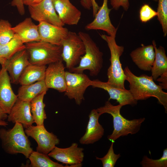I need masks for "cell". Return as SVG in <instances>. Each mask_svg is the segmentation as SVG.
<instances>
[{
    "instance_id": "6da1fadb",
    "label": "cell",
    "mask_w": 167,
    "mask_h": 167,
    "mask_svg": "<svg viewBox=\"0 0 167 167\" xmlns=\"http://www.w3.org/2000/svg\"><path fill=\"white\" fill-rule=\"evenodd\" d=\"M126 80L129 83V91L136 101L146 100L151 97L156 98L167 111V93L156 84L152 76L145 75L137 76L128 66L123 70Z\"/></svg>"
},
{
    "instance_id": "7a4b0ae2",
    "label": "cell",
    "mask_w": 167,
    "mask_h": 167,
    "mask_svg": "<svg viewBox=\"0 0 167 167\" xmlns=\"http://www.w3.org/2000/svg\"><path fill=\"white\" fill-rule=\"evenodd\" d=\"M122 106L120 104L113 105L108 100L104 106L96 109L101 115L107 113L110 114L113 117V130L112 133L108 136V139L111 142H114L121 136L137 133L145 120L143 118L132 120L126 119L120 113Z\"/></svg>"
},
{
    "instance_id": "3957f363",
    "label": "cell",
    "mask_w": 167,
    "mask_h": 167,
    "mask_svg": "<svg viewBox=\"0 0 167 167\" xmlns=\"http://www.w3.org/2000/svg\"><path fill=\"white\" fill-rule=\"evenodd\" d=\"M23 127L22 124L16 122L12 128H1L0 139L2 147L6 152L11 154H22L28 158L33 151Z\"/></svg>"
},
{
    "instance_id": "277c9868",
    "label": "cell",
    "mask_w": 167,
    "mask_h": 167,
    "mask_svg": "<svg viewBox=\"0 0 167 167\" xmlns=\"http://www.w3.org/2000/svg\"><path fill=\"white\" fill-rule=\"evenodd\" d=\"M78 34L84 44L85 53L81 58L78 65L69 71L82 73L88 70L91 76H96L103 66V54L88 34L80 31Z\"/></svg>"
},
{
    "instance_id": "5b68a950",
    "label": "cell",
    "mask_w": 167,
    "mask_h": 167,
    "mask_svg": "<svg viewBox=\"0 0 167 167\" xmlns=\"http://www.w3.org/2000/svg\"><path fill=\"white\" fill-rule=\"evenodd\" d=\"M31 64L46 66L62 60V47L41 41L25 43Z\"/></svg>"
},
{
    "instance_id": "8992f818",
    "label": "cell",
    "mask_w": 167,
    "mask_h": 167,
    "mask_svg": "<svg viewBox=\"0 0 167 167\" xmlns=\"http://www.w3.org/2000/svg\"><path fill=\"white\" fill-rule=\"evenodd\" d=\"M107 43L110 53V65L107 72L108 81L111 85L121 89H125L124 83L126 76L120 61V57L124 51V47L117 45L116 36L108 35H100Z\"/></svg>"
},
{
    "instance_id": "52a82bcc",
    "label": "cell",
    "mask_w": 167,
    "mask_h": 167,
    "mask_svg": "<svg viewBox=\"0 0 167 167\" xmlns=\"http://www.w3.org/2000/svg\"><path fill=\"white\" fill-rule=\"evenodd\" d=\"M62 58L69 71L79 64L85 53L84 44L79 35L69 31L61 43Z\"/></svg>"
},
{
    "instance_id": "ba28073f",
    "label": "cell",
    "mask_w": 167,
    "mask_h": 167,
    "mask_svg": "<svg viewBox=\"0 0 167 167\" xmlns=\"http://www.w3.org/2000/svg\"><path fill=\"white\" fill-rule=\"evenodd\" d=\"M66 88L65 95L70 99H74L76 104L80 105L84 100L85 92L91 86V80L86 74L82 73L66 71Z\"/></svg>"
},
{
    "instance_id": "9c48e42d",
    "label": "cell",
    "mask_w": 167,
    "mask_h": 167,
    "mask_svg": "<svg viewBox=\"0 0 167 167\" xmlns=\"http://www.w3.org/2000/svg\"><path fill=\"white\" fill-rule=\"evenodd\" d=\"M25 132L27 136L31 137L37 142L36 151L48 154L56 145L59 143L60 140L52 132L48 131L44 126H30L26 128Z\"/></svg>"
},
{
    "instance_id": "30bf717a",
    "label": "cell",
    "mask_w": 167,
    "mask_h": 167,
    "mask_svg": "<svg viewBox=\"0 0 167 167\" xmlns=\"http://www.w3.org/2000/svg\"><path fill=\"white\" fill-rule=\"evenodd\" d=\"M84 148L79 147L77 143H74L69 147L61 148L55 146L48 154L57 161L72 167H79L82 166L84 157Z\"/></svg>"
},
{
    "instance_id": "8fae6325",
    "label": "cell",
    "mask_w": 167,
    "mask_h": 167,
    "mask_svg": "<svg viewBox=\"0 0 167 167\" xmlns=\"http://www.w3.org/2000/svg\"><path fill=\"white\" fill-rule=\"evenodd\" d=\"M31 18L40 22H45L60 26L64 24L60 19L53 6L52 0H43L39 3L28 6Z\"/></svg>"
},
{
    "instance_id": "7c38bea8",
    "label": "cell",
    "mask_w": 167,
    "mask_h": 167,
    "mask_svg": "<svg viewBox=\"0 0 167 167\" xmlns=\"http://www.w3.org/2000/svg\"><path fill=\"white\" fill-rule=\"evenodd\" d=\"M62 60L52 63L46 67L44 81L47 88L65 92L66 88L65 67Z\"/></svg>"
},
{
    "instance_id": "4fadbf2b",
    "label": "cell",
    "mask_w": 167,
    "mask_h": 167,
    "mask_svg": "<svg viewBox=\"0 0 167 167\" xmlns=\"http://www.w3.org/2000/svg\"><path fill=\"white\" fill-rule=\"evenodd\" d=\"M108 0H103L102 5L94 20L85 26V29L88 30H102L106 32L108 35L116 36L118 28H115L111 22L109 15L112 9L108 8Z\"/></svg>"
},
{
    "instance_id": "5bb4252c",
    "label": "cell",
    "mask_w": 167,
    "mask_h": 167,
    "mask_svg": "<svg viewBox=\"0 0 167 167\" xmlns=\"http://www.w3.org/2000/svg\"><path fill=\"white\" fill-rule=\"evenodd\" d=\"M9 75L3 66L0 69V107L7 114L18 99L14 92Z\"/></svg>"
},
{
    "instance_id": "9a60e30c",
    "label": "cell",
    "mask_w": 167,
    "mask_h": 167,
    "mask_svg": "<svg viewBox=\"0 0 167 167\" xmlns=\"http://www.w3.org/2000/svg\"><path fill=\"white\" fill-rule=\"evenodd\" d=\"M30 64L28 53L25 49L6 60L3 66L8 72L11 83L17 84L23 71Z\"/></svg>"
},
{
    "instance_id": "2e32d148",
    "label": "cell",
    "mask_w": 167,
    "mask_h": 167,
    "mask_svg": "<svg viewBox=\"0 0 167 167\" xmlns=\"http://www.w3.org/2000/svg\"><path fill=\"white\" fill-rule=\"evenodd\" d=\"M53 4L58 17L65 25H77L81 12L73 5L70 0H52Z\"/></svg>"
},
{
    "instance_id": "e0dca14e",
    "label": "cell",
    "mask_w": 167,
    "mask_h": 167,
    "mask_svg": "<svg viewBox=\"0 0 167 167\" xmlns=\"http://www.w3.org/2000/svg\"><path fill=\"white\" fill-rule=\"evenodd\" d=\"M91 86L105 90L109 96V101L115 100L122 106L126 105H135L137 104V101L134 98L129 90L116 88L107 82H102L98 79L92 80Z\"/></svg>"
},
{
    "instance_id": "ac0fdd59",
    "label": "cell",
    "mask_w": 167,
    "mask_h": 167,
    "mask_svg": "<svg viewBox=\"0 0 167 167\" xmlns=\"http://www.w3.org/2000/svg\"><path fill=\"white\" fill-rule=\"evenodd\" d=\"M40 41L61 46V43L69 31L63 26L54 25L45 22H40L38 25Z\"/></svg>"
},
{
    "instance_id": "d6986e66",
    "label": "cell",
    "mask_w": 167,
    "mask_h": 167,
    "mask_svg": "<svg viewBox=\"0 0 167 167\" xmlns=\"http://www.w3.org/2000/svg\"><path fill=\"white\" fill-rule=\"evenodd\" d=\"M8 114V121L20 123L25 128L34 122L31 111L30 102L23 101L18 98Z\"/></svg>"
},
{
    "instance_id": "ffe728a7",
    "label": "cell",
    "mask_w": 167,
    "mask_h": 167,
    "mask_svg": "<svg viewBox=\"0 0 167 167\" xmlns=\"http://www.w3.org/2000/svg\"><path fill=\"white\" fill-rule=\"evenodd\" d=\"M101 115L96 109L91 111L88 116L89 120L85 132L79 140L80 144H93L102 138L104 135V129L99 122Z\"/></svg>"
},
{
    "instance_id": "44dd1931",
    "label": "cell",
    "mask_w": 167,
    "mask_h": 167,
    "mask_svg": "<svg viewBox=\"0 0 167 167\" xmlns=\"http://www.w3.org/2000/svg\"><path fill=\"white\" fill-rule=\"evenodd\" d=\"M142 46L133 50L130 56L133 61L140 70L151 71L155 58V52L152 45Z\"/></svg>"
},
{
    "instance_id": "7402d4cb",
    "label": "cell",
    "mask_w": 167,
    "mask_h": 167,
    "mask_svg": "<svg viewBox=\"0 0 167 167\" xmlns=\"http://www.w3.org/2000/svg\"><path fill=\"white\" fill-rule=\"evenodd\" d=\"M12 29L24 44L40 41L38 25L32 22L31 18H26Z\"/></svg>"
},
{
    "instance_id": "603a6c76",
    "label": "cell",
    "mask_w": 167,
    "mask_h": 167,
    "mask_svg": "<svg viewBox=\"0 0 167 167\" xmlns=\"http://www.w3.org/2000/svg\"><path fill=\"white\" fill-rule=\"evenodd\" d=\"M46 66L30 64L24 70L19 81L21 85L32 84L44 80Z\"/></svg>"
},
{
    "instance_id": "cb8c5ba5",
    "label": "cell",
    "mask_w": 167,
    "mask_h": 167,
    "mask_svg": "<svg viewBox=\"0 0 167 167\" xmlns=\"http://www.w3.org/2000/svg\"><path fill=\"white\" fill-rule=\"evenodd\" d=\"M152 44L154 49L155 58L151 71L153 79L156 80L161 75L167 73V57L163 47L160 46L157 48L154 40L152 41Z\"/></svg>"
},
{
    "instance_id": "d4e9b609",
    "label": "cell",
    "mask_w": 167,
    "mask_h": 167,
    "mask_svg": "<svg viewBox=\"0 0 167 167\" xmlns=\"http://www.w3.org/2000/svg\"><path fill=\"white\" fill-rule=\"evenodd\" d=\"M48 89L44 80L38 81L29 84L21 85L19 88L18 98L23 101L30 102L34 98Z\"/></svg>"
},
{
    "instance_id": "484cf974",
    "label": "cell",
    "mask_w": 167,
    "mask_h": 167,
    "mask_svg": "<svg viewBox=\"0 0 167 167\" xmlns=\"http://www.w3.org/2000/svg\"><path fill=\"white\" fill-rule=\"evenodd\" d=\"M47 92L39 95L30 102L31 111L34 121L36 125H44V121L47 118L45 110V105L43 102L45 95Z\"/></svg>"
},
{
    "instance_id": "4316f807",
    "label": "cell",
    "mask_w": 167,
    "mask_h": 167,
    "mask_svg": "<svg viewBox=\"0 0 167 167\" xmlns=\"http://www.w3.org/2000/svg\"><path fill=\"white\" fill-rule=\"evenodd\" d=\"M25 49V44L19 36L15 34L13 38L8 43L0 45V58L8 59L16 53Z\"/></svg>"
},
{
    "instance_id": "83f0119b",
    "label": "cell",
    "mask_w": 167,
    "mask_h": 167,
    "mask_svg": "<svg viewBox=\"0 0 167 167\" xmlns=\"http://www.w3.org/2000/svg\"><path fill=\"white\" fill-rule=\"evenodd\" d=\"M30 162V166L32 167H64L65 166L51 160L48 154L33 151L29 157Z\"/></svg>"
},
{
    "instance_id": "f1b7e54d",
    "label": "cell",
    "mask_w": 167,
    "mask_h": 167,
    "mask_svg": "<svg viewBox=\"0 0 167 167\" xmlns=\"http://www.w3.org/2000/svg\"><path fill=\"white\" fill-rule=\"evenodd\" d=\"M9 22L0 20V45H3L9 42L15 34Z\"/></svg>"
},
{
    "instance_id": "f546056e",
    "label": "cell",
    "mask_w": 167,
    "mask_h": 167,
    "mask_svg": "<svg viewBox=\"0 0 167 167\" xmlns=\"http://www.w3.org/2000/svg\"><path fill=\"white\" fill-rule=\"evenodd\" d=\"M157 19L162 26L163 35H167V0H158Z\"/></svg>"
},
{
    "instance_id": "4dcf8cb0",
    "label": "cell",
    "mask_w": 167,
    "mask_h": 167,
    "mask_svg": "<svg viewBox=\"0 0 167 167\" xmlns=\"http://www.w3.org/2000/svg\"><path fill=\"white\" fill-rule=\"evenodd\" d=\"M140 164L143 167H167V148L164 149L162 157L158 159H153L144 156Z\"/></svg>"
},
{
    "instance_id": "1f68e13d",
    "label": "cell",
    "mask_w": 167,
    "mask_h": 167,
    "mask_svg": "<svg viewBox=\"0 0 167 167\" xmlns=\"http://www.w3.org/2000/svg\"><path fill=\"white\" fill-rule=\"evenodd\" d=\"M114 142L111 143L107 154L103 157H96L97 160L101 161L103 167H114L118 160L121 156L120 154L114 153L113 145Z\"/></svg>"
},
{
    "instance_id": "d6a6232c",
    "label": "cell",
    "mask_w": 167,
    "mask_h": 167,
    "mask_svg": "<svg viewBox=\"0 0 167 167\" xmlns=\"http://www.w3.org/2000/svg\"><path fill=\"white\" fill-rule=\"evenodd\" d=\"M157 15V12L148 4L143 5L139 10V18L143 23H146L150 21Z\"/></svg>"
},
{
    "instance_id": "836d02e7",
    "label": "cell",
    "mask_w": 167,
    "mask_h": 167,
    "mask_svg": "<svg viewBox=\"0 0 167 167\" xmlns=\"http://www.w3.org/2000/svg\"><path fill=\"white\" fill-rule=\"evenodd\" d=\"M110 3L112 8L116 10L122 6L123 9L126 11L130 6L129 0H110Z\"/></svg>"
},
{
    "instance_id": "e575fe53",
    "label": "cell",
    "mask_w": 167,
    "mask_h": 167,
    "mask_svg": "<svg viewBox=\"0 0 167 167\" xmlns=\"http://www.w3.org/2000/svg\"><path fill=\"white\" fill-rule=\"evenodd\" d=\"M11 5L12 6L16 7L19 14L21 15H23L25 14V9L24 5L22 0H12L11 2Z\"/></svg>"
},
{
    "instance_id": "d590c367",
    "label": "cell",
    "mask_w": 167,
    "mask_h": 167,
    "mask_svg": "<svg viewBox=\"0 0 167 167\" xmlns=\"http://www.w3.org/2000/svg\"><path fill=\"white\" fill-rule=\"evenodd\" d=\"M160 82L159 85L162 89H167V73L161 75L156 80Z\"/></svg>"
},
{
    "instance_id": "8d00e7d4",
    "label": "cell",
    "mask_w": 167,
    "mask_h": 167,
    "mask_svg": "<svg viewBox=\"0 0 167 167\" xmlns=\"http://www.w3.org/2000/svg\"><path fill=\"white\" fill-rule=\"evenodd\" d=\"M24 5L28 6H31L36 5L43 0H22Z\"/></svg>"
},
{
    "instance_id": "74e56055",
    "label": "cell",
    "mask_w": 167,
    "mask_h": 167,
    "mask_svg": "<svg viewBox=\"0 0 167 167\" xmlns=\"http://www.w3.org/2000/svg\"><path fill=\"white\" fill-rule=\"evenodd\" d=\"M80 3L85 9L89 10L92 7L91 0H81Z\"/></svg>"
},
{
    "instance_id": "f35d334b",
    "label": "cell",
    "mask_w": 167,
    "mask_h": 167,
    "mask_svg": "<svg viewBox=\"0 0 167 167\" xmlns=\"http://www.w3.org/2000/svg\"><path fill=\"white\" fill-rule=\"evenodd\" d=\"M92 7L93 16L94 17L97 11L100 8L96 0H91Z\"/></svg>"
},
{
    "instance_id": "ab89813d",
    "label": "cell",
    "mask_w": 167,
    "mask_h": 167,
    "mask_svg": "<svg viewBox=\"0 0 167 167\" xmlns=\"http://www.w3.org/2000/svg\"><path fill=\"white\" fill-rule=\"evenodd\" d=\"M8 115L0 107V120H5L7 119Z\"/></svg>"
},
{
    "instance_id": "60d3db41",
    "label": "cell",
    "mask_w": 167,
    "mask_h": 167,
    "mask_svg": "<svg viewBox=\"0 0 167 167\" xmlns=\"http://www.w3.org/2000/svg\"><path fill=\"white\" fill-rule=\"evenodd\" d=\"M8 125L7 122H5L4 120H0V126H6Z\"/></svg>"
},
{
    "instance_id": "b9f144b4",
    "label": "cell",
    "mask_w": 167,
    "mask_h": 167,
    "mask_svg": "<svg viewBox=\"0 0 167 167\" xmlns=\"http://www.w3.org/2000/svg\"><path fill=\"white\" fill-rule=\"evenodd\" d=\"M6 60V59L0 58V64L1 65V66H3L4 65Z\"/></svg>"
},
{
    "instance_id": "7bdbcfd3",
    "label": "cell",
    "mask_w": 167,
    "mask_h": 167,
    "mask_svg": "<svg viewBox=\"0 0 167 167\" xmlns=\"http://www.w3.org/2000/svg\"><path fill=\"white\" fill-rule=\"evenodd\" d=\"M153 0L156 2H157L158 1V0Z\"/></svg>"
}]
</instances>
